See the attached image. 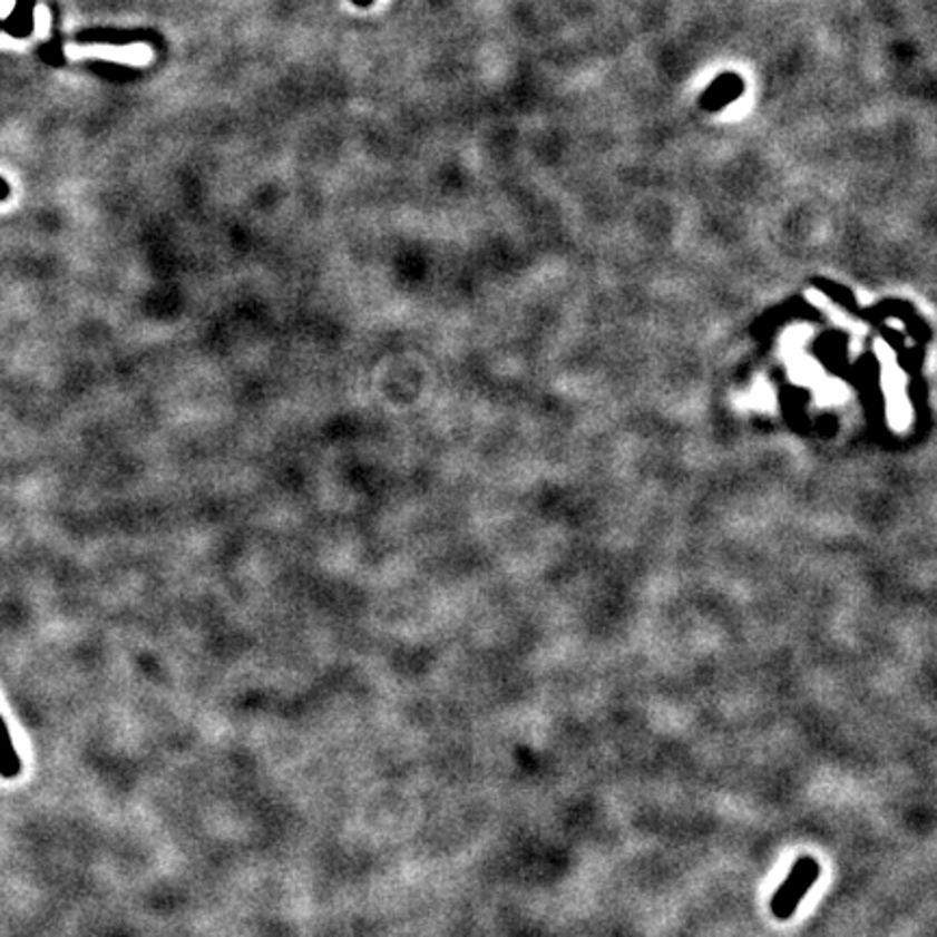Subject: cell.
Listing matches in <instances>:
<instances>
[{
    "label": "cell",
    "mask_w": 937,
    "mask_h": 937,
    "mask_svg": "<svg viewBox=\"0 0 937 937\" xmlns=\"http://www.w3.org/2000/svg\"><path fill=\"white\" fill-rule=\"evenodd\" d=\"M742 89H744V82L740 81V77H735V75H723V77H719L716 81L710 85V89L701 98V105L705 109H712V111L723 109L725 105H730L732 100H735L742 94Z\"/></svg>",
    "instance_id": "2"
},
{
    "label": "cell",
    "mask_w": 937,
    "mask_h": 937,
    "mask_svg": "<svg viewBox=\"0 0 937 937\" xmlns=\"http://www.w3.org/2000/svg\"><path fill=\"white\" fill-rule=\"evenodd\" d=\"M820 877V863L814 857L806 856L794 861L785 881L777 888L771 898V914L777 920H790L801 907L803 898L812 890Z\"/></svg>",
    "instance_id": "1"
},
{
    "label": "cell",
    "mask_w": 937,
    "mask_h": 937,
    "mask_svg": "<svg viewBox=\"0 0 937 937\" xmlns=\"http://www.w3.org/2000/svg\"><path fill=\"white\" fill-rule=\"evenodd\" d=\"M357 2H363V0H357ZM368 2H369V0H368Z\"/></svg>",
    "instance_id": "5"
},
{
    "label": "cell",
    "mask_w": 937,
    "mask_h": 937,
    "mask_svg": "<svg viewBox=\"0 0 937 937\" xmlns=\"http://www.w3.org/2000/svg\"><path fill=\"white\" fill-rule=\"evenodd\" d=\"M20 773H22V760H20L18 751L13 749L9 730H7V725L0 716V777L13 779Z\"/></svg>",
    "instance_id": "3"
},
{
    "label": "cell",
    "mask_w": 937,
    "mask_h": 937,
    "mask_svg": "<svg viewBox=\"0 0 937 937\" xmlns=\"http://www.w3.org/2000/svg\"><path fill=\"white\" fill-rule=\"evenodd\" d=\"M9 196V187L4 180H0V201H4Z\"/></svg>",
    "instance_id": "4"
}]
</instances>
